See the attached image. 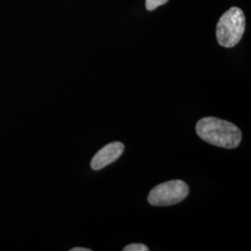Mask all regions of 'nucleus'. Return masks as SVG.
Instances as JSON below:
<instances>
[{
  "label": "nucleus",
  "instance_id": "5",
  "mask_svg": "<svg viewBox=\"0 0 251 251\" xmlns=\"http://www.w3.org/2000/svg\"><path fill=\"white\" fill-rule=\"evenodd\" d=\"M169 2V0H146L145 7L146 9L149 11H152L162 5H165Z\"/></svg>",
  "mask_w": 251,
  "mask_h": 251
},
{
  "label": "nucleus",
  "instance_id": "4",
  "mask_svg": "<svg viewBox=\"0 0 251 251\" xmlns=\"http://www.w3.org/2000/svg\"><path fill=\"white\" fill-rule=\"evenodd\" d=\"M124 144L115 142L105 145L100 151L96 152L90 162L91 169L94 171H100L110 164L117 160L124 152Z\"/></svg>",
  "mask_w": 251,
  "mask_h": 251
},
{
  "label": "nucleus",
  "instance_id": "6",
  "mask_svg": "<svg viewBox=\"0 0 251 251\" xmlns=\"http://www.w3.org/2000/svg\"><path fill=\"white\" fill-rule=\"evenodd\" d=\"M149 249L144 244H130L123 249V251H148Z\"/></svg>",
  "mask_w": 251,
  "mask_h": 251
},
{
  "label": "nucleus",
  "instance_id": "3",
  "mask_svg": "<svg viewBox=\"0 0 251 251\" xmlns=\"http://www.w3.org/2000/svg\"><path fill=\"white\" fill-rule=\"evenodd\" d=\"M188 195V185L183 180L174 179L152 188L148 196V202L152 206H172L183 201Z\"/></svg>",
  "mask_w": 251,
  "mask_h": 251
},
{
  "label": "nucleus",
  "instance_id": "7",
  "mask_svg": "<svg viewBox=\"0 0 251 251\" xmlns=\"http://www.w3.org/2000/svg\"><path fill=\"white\" fill-rule=\"evenodd\" d=\"M71 251H91L90 249H84V248H74Z\"/></svg>",
  "mask_w": 251,
  "mask_h": 251
},
{
  "label": "nucleus",
  "instance_id": "2",
  "mask_svg": "<svg viewBox=\"0 0 251 251\" xmlns=\"http://www.w3.org/2000/svg\"><path fill=\"white\" fill-rule=\"evenodd\" d=\"M246 28V17L243 10L237 7H232L220 18L217 28L216 37L220 45L225 48H233L237 45Z\"/></svg>",
  "mask_w": 251,
  "mask_h": 251
},
{
  "label": "nucleus",
  "instance_id": "1",
  "mask_svg": "<svg viewBox=\"0 0 251 251\" xmlns=\"http://www.w3.org/2000/svg\"><path fill=\"white\" fill-rule=\"evenodd\" d=\"M198 136L206 143L226 149L236 148L242 141V132L236 126L217 117H204L196 126Z\"/></svg>",
  "mask_w": 251,
  "mask_h": 251
}]
</instances>
